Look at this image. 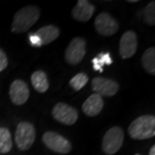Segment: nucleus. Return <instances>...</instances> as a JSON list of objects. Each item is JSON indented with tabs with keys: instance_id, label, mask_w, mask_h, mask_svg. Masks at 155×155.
<instances>
[{
	"instance_id": "f257e3e1",
	"label": "nucleus",
	"mask_w": 155,
	"mask_h": 155,
	"mask_svg": "<svg viewBox=\"0 0 155 155\" xmlns=\"http://www.w3.org/2000/svg\"><path fill=\"white\" fill-rule=\"evenodd\" d=\"M41 11L37 6L28 5L17 11L13 17L11 31L13 33H24L38 21Z\"/></svg>"
},
{
	"instance_id": "f03ea898",
	"label": "nucleus",
	"mask_w": 155,
	"mask_h": 155,
	"mask_svg": "<svg viewBox=\"0 0 155 155\" xmlns=\"http://www.w3.org/2000/svg\"><path fill=\"white\" fill-rule=\"evenodd\" d=\"M128 134L134 140H147L155 135L154 116L146 115L136 118L128 127Z\"/></svg>"
},
{
	"instance_id": "7ed1b4c3",
	"label": "nucleus",
	"mask_w": 155,
	"mask_h": 155,
	"mask_svg": "<svg viewBox=\"0 0 155 155\" xmlns=\"http://www.w3.org/2000/svg\"><path fill=\"white\" fill-rule=\"evenodd\" d=\"M124 141V133L122 127H110L103 138L102 149L107 155L116 153L122 147Z\"/></svg>"
},
{
	"instance_id": "20e7f679",
	"label": "nucleus",
	"mask_w": 155,
	"mask_h": 155,
	"mask_svg": "<svg viewBox=\"0 0 155 155\" xmlns=\"http://www.w3.org/2000/svg\"><path fill=\"white\" fill-rule=\"evenodd\" d=\"M35 129L33 124L28 122L18 123L15 134V141L17 147L21 151L28 150L35 142Z\"/></svg>"
},
{
	"instance_id": "39448f33",
	"label": "nucleus",
	"mask_w": 155,
	"mask_h": 155,
	"mask_svg": "<svg viewBox=\"0 0 155 155\" xmlns=\"http://www.w3.org/2000/svg\"><path fill=\"white\" fill-rule=\"evenodd\" d=\"M42 141L48 148L61 154L69 153L72 150V144L68 140L53 131L44 133Z\"/></svg>"
},
{
	"instance_id": "423d86ee",
	"label": "nucleus",
	"mask_w": 155,
	"mask_h": 155,
	"mask_svg": "<svg viewBox=\"0 0 155 155\" xmlns=\"http://www.w3.org/2000/svg\"><path fill=\"white\" fill-rule=\"evenodd\" d=\"M95 29L103 36H111L118 31L119 23L108 12H101L96 17Z\"/></svg>"
},
{
	"instance_id": "0eeeda50",
	"label": "nucleus",
	"mask_w": 155,
	"mask_h": 155,
	"mask_svg": "<svg viewBox=\"0 0 155 155\" xmlns=\"http://www.w3.org/2000/svg\"><path fill=\"white\" fill-rule=\"evenodd\" d=\"M85 41L83 38L75 37L71 41L66 49L65 58L68 64L75 66L79 64L85 55Z\"/></svg>"
},
{
	"instance_id": "6e6552de",
	"label": "nucleus",
	"mask_w": 155,
	"mask_h": 155,
	"mask_svg": "<svg viewBox=\"0 0 155 155\" xmlns=\"http://www.w3.org/2000/svg\"><path fill=\"white\" fill-rule=\"evenodd\" d=\"M52 115L56 121L61 122L65 125H72L77 122L78 114L77 110L65 104L58 103L52 110Z\"/></svg>"
},
{
	"instance_id": "1a4fd4ad",
	"label": "nucleus",
	"mask_w": 155,
	"mask_h": 155,
	"mask_svg": "<svg viewBox=\"0 0 155 155\" xmlns=\"http://www.w3.org/2000/svg\"><path fill=\"white\" fill-rule=\"evenodd\" d=\"M91 87L96 94L104 97H112L116 95L119 90L118 83L107 78L97 77L91 81Z\"/></svg>"
},
{
	"instance_id": "9d476101",
	"label": "nucleus",
	"mask_w": 155,
	"mask_h": 155,
	"mask_svg": "<svg viewBox=\"0 0 155 155\" xmlns=\"http://www.w3.org/2000/svg\"><path fill=\"white\" fill-rule=\"evenodd\" d=\"M138 47L137 35L133 30L123 34L119 43V52L122 59H129L136 53Z\"/></svg>"
},
{
	"instance_id": "9b49d317",
	"label": "nucleus",
	"mask_w": 155,
	"mask_h": 155,
	"mask_svg": "<svg viewBox=\"0 0 155 155\" xmlns=\"http://www.w3.org/2000/svg\"><path fill=\"white\" fill-rule=\"evenodd\" d=\"M10 97L16 105L24 104L29 97V90L26 82L21 79L14 80L10 87Z\"/></svg>"
},
{
	"instance_id": "f8f14e48",
	"label": "nucleus",
	"mask_w": 155,
	"mask_h": 155,
	"mask_svg": "<svg viewBox=\"0 0 155 155\" xmlns=\"http://www.w3.org/2000/svg\"><path fill=\"white\" fill-rule=\"evenodd\" d=\"M95 12V6L87 0H78L72 11V17L78 22H87Z\"/></svg>"
},
{
	"instance_id": "ddd939ff",
	"label": "nucleus",
	"mask_w": 155,
	"mask_h": 155,
	"mask_svg": "<svg viewBox=\"0 0 155 155\" xmlns=\"http://www.w3.org/2000/svg\"><path fill=\"white\" fill-rule=\"evenodd\" d=\"M103 97L97 94H92L83 104L82 110L87 116H96L99 114L104 108Z\"/></svg>"
},
{
	"instance_id": "4468645a",
	"label": "nucleus",
	"mask_w": 155,
	"mask_h": 155,
	"mask_svg": "<svg viewBox=\"0 0 155 155\" xmlns=\"http://www.w3.org/2000/svg\"><path fill=\"white\" fill-rule=\"evenodd\" d=\"M60 29L54 25H47L44 27H41L39 28L35 32V35L39 37V39L41 41V45L49 44L55 41L56 39L60 35Z\"/></svg>"
},
{
	"instance_id": "2eb2a0df",
	"label": "nucleus",
	"mask_w": 155,
	"mask_h": 155,
	"mask_svg": "<svg viewBox=\"0 0 155 155\" xmlns=\"http://www.w3.org/2000/svg\"><path fill=\"white\" fill-rule=\"evenodd\" d=\"M31 83L36 91L44 93L49 88V82L46 72L43 71H36L31 76Z\"/></svg>"
},
{
	"instance_id": "dca6fc26",
	"label": "nucleus",
	"mask_w": 155,
	"mask_h": 155,
	"mask_svg": "<svg viewBox=\"0 0 155 155\" xmlns=\"http://www.w3.org/2000/svg\"><path fill=\"white\" fill-rule=\"evenodd\" d=\"M141 62L144 69L150 74H155V48L152 47L146 50L142 54Z\"/></svg>"
},
{
	"instance_id": "f3484780",
	"label": "nucleus",
	"mask_w": 155,
	"mask_h": 155,
	"mask_svg": "<svg viewBox=\"0 0 155 155\" xmlns=\"http://www.w3.org/2000/svg\"><path fill=\"white\" fill-rule=\"evenodd\" d=\"M11 134L6 127H0V153H7L12 149Z\"/></svg>"
},
{
	"instance_id": "a211bd4d",
	"label": "nucleus",
	"mask_w": 155,
	"mask_h": 155,
	"mask_svg": "<svg viewBox=\"0 0 155 155\" xmlns=\"http://www.w3.org/2000/svg\"><path fill=\"white\" fill-rule=\"evenodd\" d=\"M112 59H111L110 54L109 53H100L97 57H95L92 60V64H93V69L95 71L98 72H103V67L104 65L110 66L112 64Z\"/></svg>"
},
{
	"instance_id": "6ab92c4d",
	"label": "nucleus",
	"mask_w": 155,
	"mask_h": 155,
	"mask_svg": "<svg viewBox=\"0 0 155 155\" xmlns=\"http://www.w3.org/2000/svg\"><path fill=\"white\" fill-rule=\"evenodd\" d=\"M88 76L84 72H79V73L76 74L74 77L72 78L69 84L74 91H78L88 83Z\"/></svg>"
},
{
	"instance_id": "aec40b11",
	"label": "nucleus",
	"mask_w": 155,
	"mask_h": 155,
	"mask_svg": "<svg viewBox=\"0 0 155 155\" xmlns=\"http://www.w3.org/2000/svg\"><path fill=\"white\" fill-rule=\"evenodd\" d=\"M144 21L149 25L153 26L155 24V2L152 1L146 6L144 10Z\"/></svg>"
},
{
	"instance_id": "412c9836",
	"label": "nucleus",
	"mask_w": 155,
	"mask_h": 155,
	"mask_svg": "<svg viewBox=\"0 0 155 155\" xmlns=\"http://www.w3.org/2000/svg\"><path fill=\"white\" fill-rule=\"evenodd\" d=\"M8 66V59L4 50L0 48V72H3Z\"/></svg>"
},
{
	"instance_id": "4be33fe9",
	"label": "nucleus",
	"mask_w": 155,
	"mask_h": 155,
	"mask_svg": "<svg viewBox=\"0 0 155 155\" xmlns=\"http://www.w3.org/2000/svg\"><path fill=\"white\" fill-rule=\"evenodd\" d=\"M28 40H29V42H30L31 46H33V47H41V46H42L41 40L39 39L38 36L35 33H31L28 35Z\"/></svg>"
},
{
	"instance_id": "5701e85b",
	"label": "nucleus",
	"mask_w": 155,
	"mask_h": 155,
	"mask_svg": "<svg viewBox=\"0 0 155 155\" xmlns=\"http://www.w3.org/2000/svg\"><path fill=\"white\" fill-rule=\"evenodd\" d=\"M149 155H155V146L153 145L149 150Z\"/></svg>"
},
{
	"instance_id": "b1692460",
	"label": "nucleus",
	"mask_w": 155,
	"mask_h": 155,
	"mask_svg": "<svg viewBox=\"0 0 155 155\" xmlns=\"http://www.w3.org/2000/svg\"><path fill=\"white\" fill-rule=\"evenodd\" d=\"M127 2H129V3H137L138 0H127Z\"/></svg>"
},
{
	"instance_id": "393cba45",
	"label": "nucleus",
	"mask_w": 155,
	"mask_h": 155,
	"mask_svg": "<svg viewBox=\"0 0 155 155\" xmlns=\"http://www.w3.org/2000/svg\"><path fill=\"white\" fill-rule=\"evenodd\" d=\"M134 155H141V154H140V153H136V154H134Z\"/></svg>"
}]
</instances>
